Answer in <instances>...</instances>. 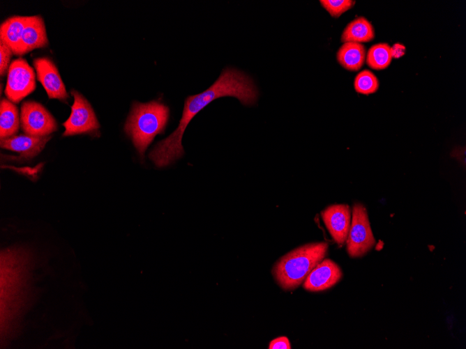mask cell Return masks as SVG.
I'll return each mask as SVG.
<instances>
[{
    "label": "cell",
    "instance_id": "cell-1",
    "mask_svg": "<svg viewBox=\"0 0 466 349\" xmlns=\"http://www.w3.org/2000/svg\"><path fill=\"white\" fill-rule=\"evenodd\" d=\"M226 96L236 98L244 105H252L257 99L258 91L253 79L244 72L235 68H225L206 90L186 98L178 127L158 142L149 154L154 164L163 168L181 158L184 153L182 137L190 121L212 101Z\"/></svg>",
    "mask_w": 466,
    "mask_h": 349
},
{
    "label": "cell",
    "instance_id": "cell-2",
    "mask_svg": "<svg viewBox=\"0 0 466 349\" xmlns=\"http://www.w3.org/2000/svg\"><path fill=\"white\" fill-rule=\"evenodd\" d=\"M169 118L170 109L160 101L133 103L123 129L141 159L156 136L165 132Z\"/></svg>",
    "mask_w": 466,
    "mask_h": 349
},
{
    "label": "cell",
    "instance_id": "cell-3",
    "mask_svg": "<svg viewBox=\"0 0 466 349\" xmlns=\"http://www.w3.org/2000/svg\"><path fill=\"white\" fill-rule=\"evenodd\" d=\"M328 247V244L324 242L308 243L282 256L272 270L277 283L284 290L298 287L324 258Z\"/></svg>",
    "mask_w": 466,
    "mask_h": 349
},
{
    "label": "cell",
    "instance_id": "cell-4",
    "mask_svg": "<svg viewBox=\"0 0 466 349\" xmlns=\"http://www.w3.org/2000/svg\"><path fill=\"white\" fill-rule=\"evenodd\" d=\"M346 242L347 251L352 258L363 256L375 244L366 209L361 203H356L353 206L352 218Z\"/></svg>",
    "mask_w": 466,
    "mask_h": 349
},
{
    "label": "cell",
    "instance_id": "cell-5",
    "mask_svg": "<svg viewBox=\"0 0 466 349\" xmlns=\"http://www.w3.org/2000/svg\"><path fill=\"white\" fill-rule=\"evenodd\" d=\"M70 93L74 98V102L70 116L63 123L65 131L62 135L68 137L97 132L100 124L89 101L75 90H72Z\"/></svg>",
    "mask_w": 466,
    "mask_h": 349
},
{
    "label": "cell",
    "instance_id": "cell-6",
    "mask_svg": "<svg viewBox=\"0 0 466 349\" xmlns=\"http://www.w3.org/2000/svg\"><path fill=\"white\" fill-rule=\"evenodd\" d=\"M35 88L36 77L33 69L23 58L13 60L7 73L4 90L8 99L13 103H18Z\"/></svg>",
    "mask_w": 466,
    "mask_h": 349
},
{
    "label": "cell",
    "instance_id": "cell-7",
    "mask_svg": "<svg viewBox=\"0 0 466 349\" xmlns=\"http://www.w3.org/2000/svg\"><path fill=\"white\" fill-rule=\"evenodd\" d=\"M20 124L23 132L29 135H50L57 130L53 116L40 103L25 101L21 106Z\"/></svg>",
    "mask_w": 466,
    "mask_h": 349
},
{
    "label": "cell",
    "instance_id": "cell-8",
    "mask_svg": "<svg viewBox=\"0 0 466 349\" xmlns=\"http://www.w3.org/2000/svg\"><path fill=\"white\" fill-rule=\"evenodd\" d=\"M38 80L49 98L66 100L68 98L65 85L53 61L47 57L36 58L33 61Z\"/></svg>",
    "mask_w": 466,
    "mask_h": 349
},
{
    "label": "cell",
    "instance_id": "cell-9",
    "mask_svg": "<svg viewBox=\"0 0 466 349\" xmlns=\"http://www.w3.org/2000/svg\"><path fill=\"white\" fill-rule=\"evenodd\" d=\"M321 216L332 238L338 245H343L351 224L350 207L345 204L332 205L324 209Z\"/></svg>",
    "mask_w": 466,
    "mask_h": 349
},
{
    "label": "cell",
    "instance_id": "cell-10",
    "mask_svg": "<svg viewBox=\"0 0 466 349\" xmlns=\"http://www.w3.org/2000/svg\"><path fill=\"white\" fill-rule=\"evenodd\" d=\"M342 276L341 269L335 262L323 259L307 276L303 286L312 292L324 290L338 282Z\"/></svg>",
    "mask_w": 466,
    "mask_h": 349
},
{
    "label": "cell",
    "instance_id": "cell-11",
    "mask_svg": "<svg viewBox=\"0 0 466 349\" xmlns=\"http://www.w3.org/2000/svg\"><path fill=\"white\" fill-rule=\"evenodd\" d=\"M52 135L36 137L29 134H19L1 139L2 148L16 152L21 158L30 159L38 155L44 148Z\"/></svg>",
    "mask_w": 466,
    "mask_h": 349
},
{
    "label": "cell",
    "instance_id": "cell-12",
    "mask_svg": "<svg viewBox=\"0 0 466 349\" xmlns=\"http://www.w3.org/2000/svg\"><path fill=\"white\" fill-rule=\"evenodd\" d=\"M47 45L48 39L42 17L27 16L17 55L25 54L34 49L45 47Z\"/></svg>",
    "mask_w": 466,
    "mask_h": 349
},
{
    "label": "cell",
    "instance_id": "cell-13",
    "mask_svg": "<svg viewBox=\"0 0 466 349\" xmlns=\"http://www.w3.org/2000/svg\"><path fill=\"white\" fill-rule=\"evenodd\" d=\"M27 16L14 15L3 21L0 26V41L6 43L17 55Z\"/></svg>",
    "mask_w": 466,
    "mask_h": 349
},
{
    "label": "cell",
    "instance_id": "cell-14",
    "mask_svg": "<svg viewBox=\"0 0 466 349\" xmlns=\"http://www.w3.org/2000/svg\"><path fill=\"white\" fill-rule=\"evenodd\" d=\"M366 48L361 43L344 42L338 49L336 58L339 64L349 71H358L363 65Z\"/></svg>",
    "mask_w": 466,
    "mask_h": 349
},
{
    "label": "cell",
    "instance_id": "cell-15",
    "mask_svg": "<svg viewBox=\"0 0 466 349\" xmlns=\"http://www.w3.org/2000/svg\"><path fill=\"white\" fill-rule=\"evenodd\" d=\"M375 38L372 24L364 17H359L350 22L344 29L340 40L347 42H367Z\"/></svg>",
    "mask_w": 466,
    "mask_h": 349
},
{
    "label": "cell",
    "instance_id": "cell-16",
    "mask_svg": "<svg viewBox=\"0 0 466 349\" xmlns=\"http://www.w3.org/2000/svg\"><path fill=\"white\" fill-rule=\"evenodd\" d=\"M20 118L17 107L8 99L3 98L0 104V138L3 139L18 132Z\"/></svg>",
    "mask_w": 466,
    "mask_h": 349
},
{
    "label": "cell",
    "instance_id": "cell-17",
    "mask_svg": "<svg viewBox=\"0 0 466 349\" xmlns=\"http://www.w3.org/2000/svg\"><path fill=\"white\" fill-rule=\"evenodd\" d=\"M367 65L373 70H384L391 63L392 56L391 47L384 42L370 47L366 56Z\"/></svg>",
    "mask_w": 466,
    "mask_h": 349
},
{
    "label": "cell",
    "instance_id": "cell-18",
    "mask_svg": "<svg viewBox=\"0 0 466 349\" xmlns=\"http://www.w3.org/2000/svg\"><path fill=\"white\" fill-rule=\"evenodd\" d=\"M354 86L357 93L368 95L374 93L377 91L379 88V81L371 71L363 70L355 77Z\"/></svg>",
    "mask_w": 466,
    "mask_h": 349
},
{
    "label": "cell",
    "instance_id": "cell-19",
    "mask_svg": "<svg viewBox=\"0 0 466 349\" xmlns=\"http://www.w3.org/2000/svg\"><path fill=\"white\" fill-rule=\"evenodd\" d=\"M320 2L331 17L337 18L351 9L356 1L352 0H321Z\"/></svg>",
    "mask_w": 466,
    "mask_h": 349
},
{
    "label": "cell",
    "instance_id": "cell-20",
    "mask_svg": "<svg viewBox=\"0 0 466 349\" xmlns=\"http://www.w3.org/2000/svg\"><path fill=\"white\" fill-rule=\"evenodd\" d=\"M13 54L12 49L6 43L0 41V75L3 76L8 73L10 61Z\"/></svg>",
    "mask_w": 466,
    "mask_h": 349
},
{
    "label": "cell",
    "instance_id": "cell-21",
    "mask_svg": "<svg viewBox=\"0 0 466 349\" xmlns=\"http://www.w3.org/2000/svg\"><path fill=\"white\" fill-rule=\"evenodd\" d=\"M269 349H290L289 339L286 336H280L272 340L269 346Z\"/></svg>",
    "mask_w": 466,
    "mask_h": 349
},
{
    "label": "cell",
    "instance_id": "cell-22",
    "mask_svg": "<svg viewBox=\"0 0 466 349\" xmlns=\"http://www.w3.org/2000/svg\"><path fill=\"white\" fill-rule=\"evenodd\" d=\"M405 47L400 43H396L391 47V52L392 58L399 59L405 54Z\"/></svg>",
    "mask_w": 466,
    "mask_h": 349
}]
</instances>
